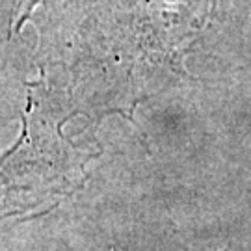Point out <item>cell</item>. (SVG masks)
I'll use <instances>...</instances> for the list:
<instances>
[{
  "instance_id": "cell-3",
  "label": "cell",
  "mask_w": 251,
  "mask_h": 251,
  "mask_svg": "<svg viewBox=\"0 0 251 251\" xmlns=\"http://www.w3.org/2000/svg\"><path fill=\"white\" fill-rule=\"evenodd\" d=\"M39 2H41V0H15V4H13V23H11V28H13V30H21V26H23L25 21L34 13V9H36V6Z\"/></svg>"
},
{
  "instance_id": "cell-2",
  "label": "cell",
  "mask_w": 251,
  "mask_h": 251,
  "mask_svg": "<svg viewBox=\"0 0 251 251\" xmlns=\"http://www.w3.org/2000/svg\"><path fill=\"white\" fill-rule=\"evenodd\" d=\"M212 4L214 0H147V13L152 26L180 43L201 28Z\"/></svg>"
},
{
  "instance_id": "cell-1",
  "label": "cell",
  "mask_w": 251,
  "mask_h": 251,
  "mask_svg": "<svg viewBox=\"0 0 251 251\" xmlns=\"http://www.w3.org/2000/svg\"><path fill=\"white\" fill-rule=\"evenodd\" d=\"M84 162L41 108L28 106L19 140L0 156V222L58 205L78 182Z\"/></svg>"
}]
</instances>
